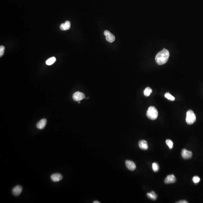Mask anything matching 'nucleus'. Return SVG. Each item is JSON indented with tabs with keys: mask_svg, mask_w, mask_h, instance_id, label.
Instances as JSON below:
<instances>
[{
	"mask_svg": "<svg viewBox=\"0 0 203 203\" xmlns=\"http://www.w3.org/2000/svg\"><path fill=\"white\" fill-rule=\"evenodd\" d=\"M146 115L148 118L152 120H155L158 117V110L154 107L151 106L148 108Z\"/></svg>",
	"mask_w": 203,
	"mask_h": 203,
	"instance_id": "2",
	"label": "nucleus"
},
{
	"mask_svg": "<svg viewBox=\"0 0 203 203\" xmlns=\"http://www.w3.org/2000/svg\"><path fill=\"white\" fill-rule=\"evenodd\" d=\"M196 121V116L192 110H189L187 113L186 122L189 125H192Z\"/></svg>",
	"mask_w": 203,
	"mask_h": 203,
	"instance_id": "3",
	"label": "nucleus"
},
{
	"mask_svg": "<svg viewBox=\"0 0 203 203\" xmlns=\"http://www.w3.org/2000/svg\"><path fill=\"white\" fill-rule=\"evenodd\" d=\"M125 163L127 168L130 170H134L136 168V166L134 162L132 161L127 160L126 161Z\"/></svg>",
	"mask_w": 203,
	"mask_h": 203,
	"instance_id": "9",
	"label": "nucleus"
},
{
	"mask_svg": "<svg viewBox=\"0 0 203 203\" xmlns=\"http://www.w3.org/2000/svg\"><path fill=\"white\" fill-rule=\"evenodd\" d=\"M60 29L61 30H62V31H66V29L65 28L64 23L62 24H61L60 26Z\"/></svg>",
	"mask_w": 203,
	"mask_h": 203,
	"instance_id": "22",
	"label": "nucleus"
},
{
	"mask_svg": "<svg viewBox=\"0 0 203 203\" xmlns=\"http://www.w3.org/2000/svg\"><path fill=\"white\" fill-rule=\"evenodd\" d=\"M165 97L166 98L171 101H174L175 100V98L174 97L172 96L169 92H167L165 94Z\"/></svg>",
	"mask_w": 203,
	"mask_h": 203,
	"instance_id": "17",
	"label": "nucleus"
},
{
	"mask_svg": "<svg viewBox=\"0 0 203 203\" xmlns=\"http://www.w3.org/2000/svg\"><path fill=\"white\" fill-rule=\"evenodd\" d=\"M100 202H99L98 201H94L93 202V203H99Z\"/></svg>",
	"mask_w": 203,
	"mask_h": 203,
	"instance_id": "24",
	"label": "nucleus"
},
{
	"mask_svg": "<svg viewBox=\"0 0 203 203\" xmlns=\"http://www.w3.org/2000/svg\"><path fill=\"white\" fill-rule=\"evenodd\" d=\"M104 35L106 36V39L108 42H113L115 40L114 35L107 30H105L104 32Z\"/></svg>",
	"mask_w": 203,
	"mask_h": 203,
	"instance_id": "5",
	"label": "nucleus"
},
{
	"mask_svg": "<svg viewBox=\"0 0 203 203\" xmlns=\"http://www.w3.org/2000/svg\"><path fill=\"white\" fill-rule=\"evenodd\" d=\"M152 90L151 88H146V89L144 90V96L146 97L149 96H150L151 93H152Z\"/></svg>",
	"mask_w": 203,
	"mask_h": 203,
	"instance_id": "15",
	"label": "nucleus"
},
{
	"mask_svg": "<svg viewBox=\"0 0 203 203\" xmlns=\"http://www.w3.org/2000/svg\"><path fill=\"white\" fill-rule=\"evenodd\" d=\"M169 56L170 53L169 51L166 49H164L158 53L155 57L156 62L158 65H163L168 61Z\"/></svg>",
	"mask_w": 203,
	"mask_h": 203,
	"instance_id": "1",
	"label": "nucleus"
},
{
	"mask_svg": "<svg viewBox=\"0 0 203 203\" xmlns=\"http://www.w3.org/2000/svg\"><path fill=\"white\" fill-rule=\"evenodd\" d=\"M176 203H188L187 201L185 200H180V201H179L178 202H176Z\"/></svg>",
	"mask_w": 203,
	"mask_h": 203,
	"instance_id": "23",
	"label": "nucleus"
},
{
	"mask_svg": "<svg viewBox=\"0 0 203 203\" xmlns=\"http://www.w3.org/2000/svg\"><path fill=\"white\" fill-rule=\"evenodd\" d=\"M166 143L167 144V145L169 146V148L170 149H171L173 148V142L171 140H169V139L166 140Z\"/></svg>",
	"mask_w": 203,
	"mask_h": 203,
	"instance_id": "18",
	"label": "nucleus"
},
{
	"mask_svg": "<svg viewBox=\"0 0 203 203\" xmlns=\"http://www.w3.org/2000/svg\"><path fill=\"white\" fill-rule=\"evenodd\" d=\"M72 97L75 101L79 102L84 99L85 98V95L82 93L77 91L73 94Z\"/></svg>",
	"mask_w": 203,
	"mask_h": 203,
	"instance_id": "4",
	"label": "nucleus"
},
{
	"mask_svg": "<svg viewBox=\"0 0 203 203\" xmlns=\"http://www.w3.org/2000/svg\"><path fill=\"white\" fill-rule=\"evenodd\" d=\"M152 167L153 170L155 172L159 171V168H160L159 165L156 162L153 163L152 164Z\"/></svg>",
	"mask_w": 203,
	"mask_h": 203,
	"instance_id": "16",
	"label": "nucleus"
},
{
	"mask_svg": "<svg viewBox=\"0 0 203 203\" xmlns=\"http://www.w3.org/2000/svg\"><path fill=\"white\" fill-rule=\"evenodd\" d=\"M193 181L195 184H197L200 181V178L198 176H194L193 178Z\"/></svg>",
	"mask_w": 203,
	"mask_h": 203,
	"instance_id": "19",
	"label": "nucleus"
},
{
	"mask_svg": "<svg viewBox=\"0 0 203 203\" xmlns=\"http://www.w3.org/2000/svg\"><path fill=\"white\" fill-rule=\"evenodd\" d=\"M47 123V120L45 118L41 120L39 122H38L36 126L38 129H43L46 126Z\"/></svg>",
	"mask_w": 203,
	"mask_h": 203,
	"instance_id": "10",
	"label": "nucleus"
},
{
	"mask_svg": "<svg viewBox=\"0 0 203 203\" xmlns=\"http://www.w3.org/2000/svg\"><path fill=\"white\" fill-rule=\"evenodd\" d=\"M56 61V58L55 57H51L48 59L46 61V64L48 66H51Z\"/></svg>",
	"mask_w": 203,
	"mask_h": 203,
	"instance_id": "14",
	"label": "nucleus"
},
{
	"mask_svg": "<svg viewBox=\"0 0 203 203\" xmlns=\"http://www.w3.org/2000/svg\"><path fill=\"white\" fill-rule=\"evenodd\" d=\"M51 179L54 182L60 181L62 179V176L59 173H55L51 176Z\"/></svg>",
	"mask_w": 203,
	"mask_h": 203,
	"instance_id": "11",
	"label": "nucleus"
},
{
	"mask_svg": "<svg viewBox=\"0 0 203 203\" xmlns=\"http://www.w3.org/2000/svg\"><path fill=\"white\" fill-rule=\"evenodd\" d=\"M147 196L149 198L152 200H155L157 199V195L154 191H152L150 193H147Z\"/></svg>",
	"mask_w": 203,
	"mask_h": 203,
	"instance_id": "13",
	"label": "nucleus"
},
{
	"mask_svg": "<svg viewBox=\"0 0 203 203\" xmlns=\"http://www.w3.org/2000/svg\"><path fill=\"white\" fill-rule=\"evenodd\" d=\"M176 179L175 176L173 175H170L167 176L165 179L164 180V182L166 184L174 183L176 181Z\"/></svg>",
	"mask_w": 203,
	"mask_h": 203,
	"instance_id": "8",
	"label": "nucleus"
},
{
	"mask_svg": "<svg viewBox=\"0 0 203 203\" xmlns=\"http://www.w3.org/2000/svg\"><path fill=\"white\" fill-rule=\"evenodd\" d=\"M23 189L22 186L20 185H17L15 187L12 189V193L13 195L17 196L22 193Z\"/></svg>",
	"mask_w": 203,
	"mask_h": 203,
	"instance_id": "7",
	"label": "nucleus"
},
{
	"mask_svg": "<svg viewBox=\"0 0 203 203\" xmlns=\"http://www.w3.org/2000/svg\"><path fill=\"white\" fill-rule=\"evenodd\" d=\"M5 49V47L3 46H0V57H2L3 56L4 53Z\"/></svg>",
	"mask_w": 203,
	"mask_h": 203,
	"instance_id": "21",
	"label": "nucleus"
},
{
	"mask_svg": "<svg viewBox=\"0 0 203 203\" xmlns=\"http://www.w3.org/2000/svg\"><path fill=\"white\" fill-rule=\"evenodd\" d=\"M139 147L142 150H147L148 148V144L147 142L144 140H142L140 141L138 143Z\"/></svg>",
	"mask_w": 203,
	"mask_h": 203,
	"instance_id": "12",
	"label": "nucleus"
},
{
	"mask_svg": "<svg viewBox=\"0 0 203 203\" xmlns=\"http://www.w3.org/2000/svg\"><path fill=\"white\" fill-rule=\"evenodd\" d=\"M181 155L182 158L185 160L190 159L193 155L192 152L190 151L183 149L182 151Z\"/></svg>",
	"mask_w": 203,
	"mask_h": 203,
	"instance_id": "6",
	"label": "nucleus"
},
{
	"mask_svg": "<svg viewBox=\"0 0 203 203\" xmlns=\"http://www.w3.org/2000/svg\"><path fill=\"white\" fill-rule=\"evenodd\" d=\"M64 24H65V28L66 30H69L71 28V23L69 21H66L64 23Z\"/></svg>",
	"mask_w": 203,
	"mask_h": 203,
	"instance_id": "20",
	"label": "nucleus"
}]
</instances>
